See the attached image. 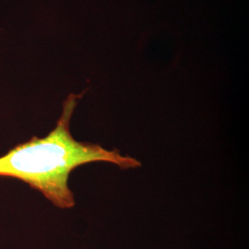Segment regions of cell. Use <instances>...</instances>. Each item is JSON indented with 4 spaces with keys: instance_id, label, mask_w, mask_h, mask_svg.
<instances>
[{
    "instance_id": "obj_1",
    "label": "cell",
    "mask_w": 249,
    "mask_h": 249,
    "mask_svg": "<svg viewBox=\"0 0 249 249\" xmlns=\"http://www.w3.org/2000/svg\"><path fill=\"white\" fill-rule=\"evenodd\" d=\"M83 94H71L67 98L62 115L46 137H34L0 157V176L25 182L60 209H71L76 204L69 178L80 165L106 161L122 170L142 166L140 160L124 156L116 149L109 151L98 144L78 142L72 137L71 119Z\"/></svg>"
}]
</instances>
